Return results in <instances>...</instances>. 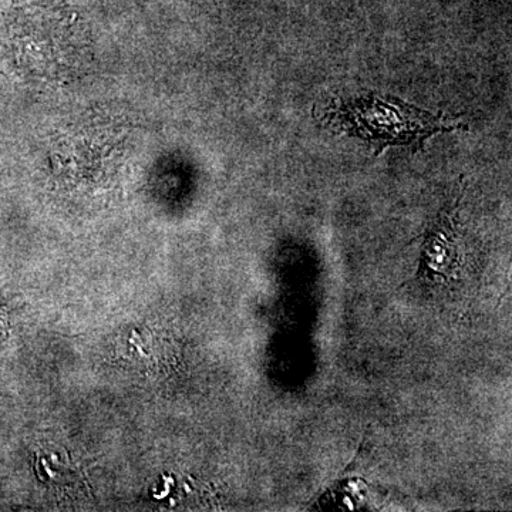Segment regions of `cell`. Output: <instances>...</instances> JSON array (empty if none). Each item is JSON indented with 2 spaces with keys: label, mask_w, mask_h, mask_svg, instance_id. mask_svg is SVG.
<instances>
[{
  "label": "cell",
  "mask_w": 512,
  "mask_h": 512,
  "mask_svg": "<svg viewBox=\"0 0 512 512\" xmlns=\"http://www.w3.org/2000/svg\"><path fill=\"white\" fill-rule=\"evenodd\" d=\"M328 120L348 136L369 141L376 151L389 146L417 147L433 134L451 130L441 117L429 111L375 94L335 101L329 107Z\"/></svg>",
  "instance_id": "cell-2"
},
{
  "label": "cell",
  "mask_w": 512,
  "mask_h": 512,
  "mask_svg": "<svg viewBox=\"0 0 512 512\" xmlns=\"http://www.w3.org/2000/svg\"><path fill=\"white\" fill-rule=\"evenodd\" d=\"M126 146V133L116 123L92 117L62 134L56 144L55 165L80 178L117 173L127 163Z\"/></svg>",
  "instance_id": "cell-3"
},
{
  "label": "cell",
  "mask_w": 512,
  "mask_h": 512,
  "mask_svg": "<svg viewBox=\"0 0 512 512\" xmlns=\"http://www.w3.org/2000/svg\"><path fill=\"white\" fill-rule=\"evenodd\" d=\"M2 39L28 79L62 86L92 59L89 29L70 0H28L13 9Z\"/></svg>",
  "instance_id": "cell-1"
}]
</instances>
